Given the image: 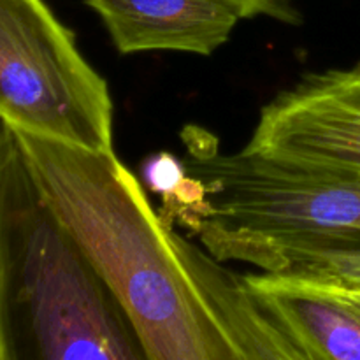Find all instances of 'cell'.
I'll return each mask as SVG.
<instances>
[{"mask_svg":"<svg viewBox=\"0 0 360 360\" xmlns=\"http://www.w3.org/2000/svg\"><path fill=\"white\" fill-rule=\"evenodd\" d=\"M11 129L148 360H302L243 276L176 234L115 151Z\"/></svg>","mask_w":360,"mask_h":360,"instance_id":"obj_1","label":"cell"},{"mask_svg":"<svg viewBox=\"0 0 360 360\" xmlns=\"http://www.w3.org/2000/svg\"><path fill=\"white\" fill-rule=\"evenodd\" d=\"M74 359L146 355L14 136L0 164V360Z\"/></svg>","mask_w":360,"mask_h":360,"instance_id":"obj_2","label":"cell"},{"mask_svg":"<svg viewBox=\"0 0 360 360\" xmlns=\"http://www.w3.org/2000/svg\"><path fill=\"white\" fill-rule=\"evenodd\" d=\"M186 172L206 199L193 232L221 262L294 271L327 253L360 250V174L308 171L186 141Z\"/></svg>","mask_w":360,"mask_h":360,"instance_id":"obj_3","label":"cell"},{"mask_svg":"<svg viewBox=\"0 0 360 360\" xmlns=\"http://www.w3.org/2000/svg\"><path fill=\"white\" fill-rule=\"evenodd\" d=\"M0 116L14 129L112 150V101L44 0H0Z\"/></svg>","mask_w":360,"mask_h":360,"instance_id":"obj_4","label":"cell"},{"mask_svg":"<svg viewBox=\"0 0 360 360\" xmlns=\"http://www.w3.org/2000/svg\"><path fill=\"white\" fill-rule=\"evenodd\" d=\"M250 153L308 171L360 174V62L302 76L260 109Z\"/></svg>","mask_w":360,"mask_h":360,"instance_id":"obj_5","label":"cell"},{"mask_svg":"<svg viewBox=\"0 0 360 360\" xmlns=\"http://www.w3.org/2000/svg\"><path fill=\"white\" fill-rule=\"evenodd\" d=\"M246 288L302 360H360V309L309 271L245 274Z\"/></svg>","mask_w":360,"mask_h":360,"instance_id":"obj_6","label":"cell"},{"mask_svg":"<svg viewBox=\"0 0 360 360\" xmlns=\"http://www.w3.org/2000/svg\"><path fill=\"white\" fill-rule=\"evenodd\" d=\"M123 55L181 51L210 56L243 20L231 0H84Z\"/></svg>","mask_w":360,"mask_h":360,"instance_id":"obj_7","label":"cell"},{"mask_svg":"<svg viewBox=\"0 0 360 360\" xmlns=\"http://www.w3.org/2000/svg\"><path fill=\"white\" fill-rule=\"evenodd\" d=\"M143 176L144 183L151 192L160 197H169L178 192L188 172H186L185 162L176 158L172 153L160 151L148 158Z\"/></svg>","mask_w":360,"mask_h":360,"instance_id":"obj_8","label":"cell"},{"mask_svg":"<svg viewBox=\"0 0 360 360\" xmlns=\"http://www.w3.org/2000/svg\"><path fill=\"white\" fill-rule=\"evenodd\" d=\"M294 271H309L322 276L336 278L345 283L360 285V250L354 252L327 253L306 262Z\"/></svg>","mask_w":360,"mask_h":360,"instance_id":"obj_9","label":"cell"},{"mask_svg":"<svg viewBox=\"0 0 360 360\" xmlns=\"http://www.w3.org/2000/svg\"><path fill=\"white\" fill-rule=\"evenodd\" d=\"M241 9L245 18L267 16L281 21H295L292 0H231Z\"/></svg>","mask_w":360,"mask_h":360,"instance_id":"obj_10","label":"cell"},{"mask_svg":"<svg viewBox=\"0 0 360 360\" xmlns=\"http://www.w3.org/2000/svg\"><path fill=\"white\" fill-rule=\"evenodd\" d=\"M327 278H329V276H327ZM330 280H334V283H336V287L340 288L341 294H343L345 297H347L348 301L352 302V304L357 306V308L360 309V285L345 283V281L336 280V278H330Z\"/></svg>","mask_w":360,"mask_h":360,"instance_id":"obj_11","label":"cell"},{"mask_svg":"<svg viewBox=\"0 0 360 360\" xmlns=\"http://www.w3.org/2000/svg\"><path fill=\"white\" fill-rule=\"evenodd\" d=\"M13 137H14L13 129H11L9 123L0 116V164H2V158L4 155H6L7 148H9V144L13 143Z\"/></svg>","mask_w":360,"mask_h":360,"instance_id":"obj_12","label":"cell"}]
</instances>
